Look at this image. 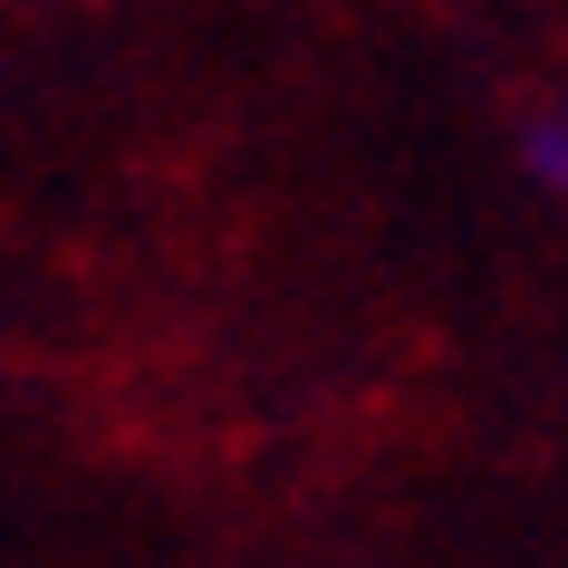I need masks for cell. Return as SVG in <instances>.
Returning <instances> with one entry per match:
<instances>
[{
    "instance_id": "1",
    "label": "cell",
    "mask_w": 568,
    "mask_h": 568,
    "mask_svg": "<svg viewBox=\"0 0 568 568\" xmlns=\"http://www.w3.org/2000/svg\"><path fill=\"white\" fill-rule=\"evenodd\" d=\"M510 154H520V174H530L539 193H559V203H568V116H559V106H530V116L510 125Z\"/></svg>"
}]
</instances>
